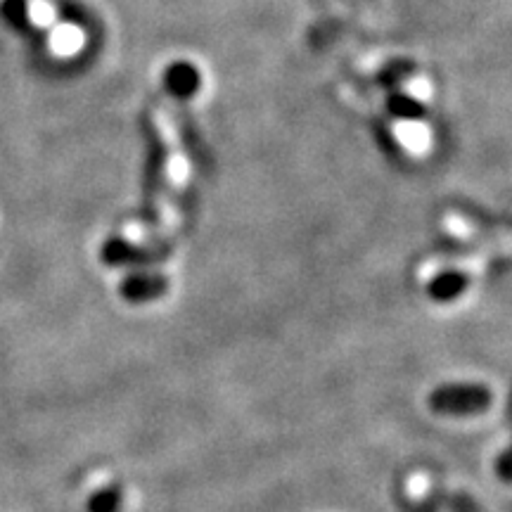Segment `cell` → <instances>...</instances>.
I'll return each mask as SVG.
<instances>
[{"mask_svg": "<svg viewBox=\"0 0 512 512\" xmlns=\"http://www.w3.org/2000/svg\"><path fill=\"white\" fill-rule=\"evenodd\" d=\"M496 470H498V477H501L503 482H510V453L508 451H503L501 456H498Z\"/></svg>", "mask_w": 512, "mask_h": 512, "instance_id": "cell-9", "label": "cell"}, {"mask_svg": "<svg viewBox=\"0 0 512 512\" xmlns=\"http://www.w3.org/2000/svg\"><path fill=\"white\" fill-rule=\"evenodd\" d=\"M0 17H3V22L8 27L22 31L31 22V8L27 0H3L0 3Z\"/></svg>", "mask_w": 512, "mask_h": 512, "instance_id": "cell-8", "label": "cell"}, {"mask_svg": "<svg viewBox=\"0 0 512 512\" xmlns=\"http://www.w3.org/2000/svg\"><path fill=\"white\" fill-rule=\"evenodd\" d=\"M494 403V394L486 384L479 382H448L439 384L427 396V406L437 415H451V418H463V415L486 413Z\"/></svg>", "mask_w": 512, "mask_h": 512, "instance_id": "cell-1", "label": "cell"}, {"mask_svg": "<svg viewBox=\"0 0 512 512\" xmlns=\"http://www.w3.org/2000/svg\"><path fill=\"white\" fill-rule=\"evenodd\" d=\"M155 259V252L126 238H110L100 247V261L110 268L147 266Z\"/></svg>", "mask_w": 512, "mask_h": 512, "instance_id": "cell-4", "label": "cell"}, {"mask_svg": "<svg viewBox=\"0 0 512 512\" xmlns=\"http://www.w3.org/2000/svg\"><path fill=\"white\" fill-rule=\"evenodd\" d=\"M467 287H470V275L465 271H458V268H448V271H441L434 278H430V283H427V297L437 304H448L463 297Z\"/></svg>", "mask_w": 512, "mask_h": 512, "instance_id": "cell-5", "label": "cell"}, {"mask_svg": "<svg viewBox=\"0 0 512 512\" xmlns=\"http://www.w3.org/2000/svg\"><path fill=\"white\" fill-rule=\"evenodd\" d=\"M121 505H124V489L119 484H107L88 496L86 512H119Z\"/></svg>", "mask_w": 512, "mask_h": 512, "instance_id": "cell-7", "label": "cell"}, {"mask_svg": "<svg viewBox=\"0 0 512 512\" xmlns=\"http://www.w3.org/2000/svg\"><path fill=\"white\" fill-rule=\"evenodd\" d=\"M384 105H387V112L399 121H422L427 117V107L418 98H413L411 93L392 91Z\"/></svg>", "mask_w": 512, "mask_h": 512, "instance_id": "cell-6", "label": "cell"}, {"mask_svg": "<svg viewBox=\"0 0 512 512\" xmlns=\"http://www.w3.org/2000/svg\"><path fill=\"white\" fill-rule=\"evenodd\" d=\"M162 86L169 98L188 102L202 91V72L195 62L174 60L164 67Z\"/></svg>", "mask_w": 512, "mask_h": 512, "instance_id": "cell-3", "label": "cell"}, {"mask_svg": "<svg viewBox=\"0 0 512 512\" xmlns=\"http://www.w3.org/2000/svg\"><path fill=\"white\" fill-rule=\"evenodd\" d=\"M169 292V278L155 271H133L119 283V297L128 304H147Z\"/></svg>", "mask_w": 512, "mask_h": 512, "instance_id": "cell-2", "label": "cell"}]
</instances>
